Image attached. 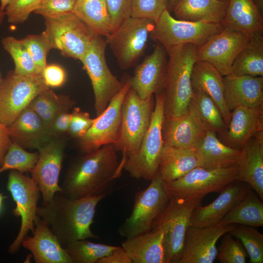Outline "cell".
Instances as JSON below:
<instances>
[{
  "label": "cell",
  "instance_id": "cell-1",
  "mask_svg": "<svg viewBox=\"0 0 263 263\" xmlns=\"http://www.w3.org/2000/svg\"><path fill=\"white\" fill-rule=\"evenodd\" d=\"M117 152L113 144H108L75 160L66 172L60 193L72 199L109 194L123 169Z\"/></svg>",
  "mask_w": 263,
  "mask_h": 263
},
{
  "label": "cell",
  "instance_id": "cell-2",
  "mask_svg": "<svg viewBox=\"0 0 263 263\" xmlns=\"http://www.w3.org/2000/svg\"><path fill=\"white\" fill-rule=\"evenodd\" d=\"M108 194L72 199L57 192L49 203L38 207L37 214L64 248L77 240L97 239L90 227L97 204Z\"/></svg>",
  "mask_w": 263,
  "mask_h": 263
},
{
  "label": "cell",
  "instance_id": "cell-3",
  "mask_svg": "<svg viewBox=\"0 0 263 263\" xmlns=\"http://www.w3.org/2000/svg\"><path fill=\"white\" fill-rule=\"evenodd\" d=\"M197 46L186 44L176 46L168 52L163 86L164 118H175L186 113L193 94L191 74L197 61Z\"/></svg>",
  "mask_w": 263,
  "mask_h": 263
},
{
  "label": "cell",
  "instance_id": "cell-4",
  "mask_svg": "<svg viewBox=\"0 0 263 263\" xmlns=\"http://www.w3.org/2000/svg\"><path fill=\"white\" fill-rule=\"evenodd\" d=\"M155 105L153 95L141 98L131 87L123 101L117 140L113 144L122 155L120 163L124 168L127 159L140 148L150 124Z\"/></svg>",
  "mask_w": 263,
  "mask_h": 263
},
{
  "label": "cell",
  "instance_id": "cell-5",
  "mask_svg": "<svg viewBox=\"0 0 263 263\" xmlns=\"http://www.w3.org/2000/svg\"><path fill=\"white\" fill-rule=\"evenodd\" d=\"M155 105L149 128L139 149L126 160L124 169L136 179L151 181L158 172L163 147L162 125L164 119L163 90L155 94Z\"/></svg>",
  "mask_w": 263,
  "mask_h": 263
},
{
  "label": "cell",
  "instance_id": "cell-6",
  "mask_svg": "<svg viewBox=\"0 0 263 263\" xmlns=\"http://www.w3.org/2000/svg\"><path fill=\"white\" fill-rule=\"evenodd\" d=\"M44 19V32L52 48L64 56L81 61L97 35L74 12Z\"/></svg>",
  "mask_w": 263,
  "mask_h": 263
},
{
  "label": "cell",
  "instance_id": "cell-7",
  "mask_svg": "<svg viewBox=\"0 0 263 263\" xmlns=\"http://www.w3.org/2000/svg\"><path fill=\"white\" fill-rule=\"evenodd\" d=\"M150 181L146 189L135 194L132 212L118 228L119 234L126 239L151 230L170 200L166 183L158 172Z\"/></svg>",
  "mask_w": 263,
  "mask_h": 263
},
{
  "label": "cell",
  "instance_id": "cell-8",
  "mask_svg": "<svg viewBox=\"0 0 263 263\" xmlns=\"http://www.w3.org/2000/svg\"><path fill=\"white\" fill-rule=\"evenodd\" d=\"M224 28L220 23L190 21L173 17L165 9L155 23L149 37L161 45L167 53L172 47L186 44L199 47Z\"/></svg>",
  "mask_w": 263,
  "mask_h": 263
},
{
  "label": "cell",
  "instance_id": "cell-9",
  "mask_svg": "<svg viewBox=\"0 0 263 263\" xmlns=\"http://www.w3.org/2000/svg\"><path fill=\"white\" fill-rule=\"evenodd\" d=\"M202 200L171 196L152 227L164 232L165 263H177L183 247L186 233L190 225L194 209Z\"/></svg>",
  "mask_w": 263,
  "mask_h": 263
},
{
  "label": "cell",
  "instance_id": "cell-10",
  "mask_svg": "<svg viewBox=\"0 0 263 263\" xmlns=\"http://www.w3.org/2000/svg\"><path fill=\"white\" fill-rule=\"evenodd\" d=\"M107 44V38L96 36L80 61L91 81L96 116L103 113L124 84V82L119 81L108 67L105 56Z\"/></svg>",
  "mask_w": 263,
  "mask_h": 263
},
{
  "label": "cell",
  "instance_id": "cell-11",
  "mask_svg": "<svg viewBox=\"0 0 263 263\" xmlns=\"http://www.w3.org/2000/svg\"><path fill=\"white\" fill-rule=\"evenodd\" d=\"M154 25L150 19L131 16L107 38L121 69L126 70L133 66L143 55Z\"/></svg>",
  "mask_w": 263,
  "mask_h": 263
},
{
  "label": "cell",
  "instance_id": "cell-12",
  "mask_svg": "<svg viewBox=\"0 0 263 263\" xmlns=\"http://www.w3.org/2000/svg\"><path fill=\"white\" fill-rule=\"evenodd\" d=\"M7 189L16 204L12 213L21 219L19 233L9 247V252L14 254L19 249L29 231L34 232L36 222L39 219L37 209L40 191L31 177L16 170H11L8 174Z\"/></svg>",
  "mask_w": 263,
  "mask_h": 263
},
{
  "label": "cell",
  "instance_id": "cell-13",
  "mask_svg": "<svg viewBox=\"0 0 263 263\" xmlns=\"http://www.w3.org/2000/svg\"><path fill=\"white\" fill-rule=\"evenodd\" d=\"M49 88L42 74L26 76L8 72L0 83V122L10 126L37 95Z\"/></svg>",
  "mask_w": 263,
  "mask_h": 263
},
{
  "label": "cell",
  "instance_id": "cell-14",
  "mask_svg": "<svg viewBox=\"0 0 263 263\" xmlns=\"http://www.w3.org/2000/svg\"><path fill=\"white\" fill-rule=\"evenodd\" d=\"M238 180L237 165L228 168L207 169L196 167L182 177L166 183L170 196L202 200L211 192H220Z\"/></svg>",
  "mask_w": 263,
  "mask_h": 263
},
{
  "label": "cell",
  "instance_id": "cell-15",
  "mask_svg": "<svg viewBox=\"0 0 263 263\" xmlns=\"http://www.w3.org/2000/svg\"><path fill=\"white\" fill-rule=\"evenodd\" d=\"M130 87V82L127 79L122 89L113 97L103 113L94 118L86 134L78 139V146L83 152L87 153L116 142L121 124L122 106Z\"/></svg>",
  "mask_w": 263,
  "mask_h": 263
},
{
  "label": "cell",
  "instance_id": "cell-16",
  "mask_svg": "<svg viewBox=\"0 0 263 263\" xmlns=\"http://www.w3.org/2000/svg\"><path fill=\"white\" fill-rule=\"evenodd\" d=\"M251 34L224 28L198 47L197 61H206L215 67L223 76L231 74L233 63L248 42Z\"/></svg>",
  "mask_w": 263,
  "mask_h": 263
},
{
  "label": "cell",
  "instance_id": "cell-17",
  "mask_svg": "<svg viewBox=\"0 0 263 263\" xmlns=\"http://www.w3.org/2000/svg\"><path fill=\"white\" fill-rule=\"evenodd\" d=\"M65 145L64 136L53 137L38 150L39 158L30 173L31 178L39 188L42 205L49 203L56 193L62 190L58 180Z\"/></svg>",
  "mask_w": 263,
  "mask_h": 263
},
{
  "label": "cell",
  "instance_id": "cell-18",
  "mask_svg": "<svg viewBox=\"0 0 263 263\" xmlns=\"http://www.w3.org/2000/svg\"><path fill=\"white\" fill-rule=\"evenodd\" d=\"M235 224L207 227L190 225L177 263H212L217 257L219 239L232 230Z\"/></svg>",
  "mask_w": 263,
  "mask_h": 263
},
{
  "label": "cell",
  "instance_id": "cell-19",
  "mask_svg": "<svg viewBox=\"0 0 263 263\" xmlns=\"http://www.w3.org/2000/svg\"><path fill=\"white\" fill-rule=\"evenodd\" d=\"M252 190L246 183L236 180L220 192L218 197L209 204L197 207L193 210L190 225L207 227L218 225Z\"/></svg>",
  "mask_w": 263,
  "mask_h": 263
},
{
  "label": "cell",
  "instance_id": "cell-20",
  "mask_svg": "<svg viewBox=\"0 0 263 263\" xmlns=\"http://www.w3.org/2000/svg\"><path fill=\"white\" fill-rule=\"evenodd\" d=\"M167 52L160 44L136 67L128 78L132 88L142 99H147L163 90L167 66Z\"/></svg>",
  "mask_w": 263,
  "mask_h": 263
},
{
  "label": "cell",
  "instance_id": "cell-21",
  "mask_svg": "<svg viewBox=\"0 0 263 263\" xmlns=\"http://www.w3.org/2000/svg\"><path fill=\"white\" fill-rule=\"evenodd\" d=\"M207 129L191 111L171 119L164 118L162 125L163 146L183 149L196 148Z\"/></svg>",
  "mask_w": 263,
  "mask_h": 263
},
{
  "label": "cell",
  "instance_id": "cell-22",
  "mask_svg": "<svg viewBox=\"0 0 263 263\" xmlns=\"http://www.w3.org/2000/svg\"><path fill=\"white\" fill-rule=\"evenodd\" d=\"M225 103L231 112L239 106L263 107V76H223Z\"/></svg>",
  "mask_w": 263,
  "mask_h": 263
},
{
  "label": "cell",
  "instance_id": "cell-23",
  "mask_svg": "<svg viewBox=\"0 0 263 263\" xmlns=\"http://www.w3.org/2000/svg\"><path fill=\"white\" fill-rule=\"evenodd\" d=\"M32 234L23 239L21 245L31 252L36 263H72L65 249L39 217Z\"/></svg>",
  "mask_w": 263,
  "mask_h": 263
},
{
  "label": "cell",
  "instance_id": "cell-24",
  "mask_svg": "<svg viewBox=\"0 0 263 263\" xmlns=\"http://www.w3.org/2000/svg\"><path fill=\"white\" fill-rule=\"evenodd\" d=\"M263 132V107L239 106L231 113L229 123L222 136L226 145L241 150L250 139Z\"/></svg>",
  "mask_w": 263,
  "mask_h": 263
},
{
  "label": "cell",
  "instance_id": "cell-25",
  "mask_svg": "<svg viewBox=\"0 0 263 263\" xmlns=\"http://www.w3.org/2000/svg\"><path fill=\"white\" fill-rule=\"evenodd\" d=\"M12 140L25 149H38L52 139L48 129L29 106L8 127Z\"/></svg>",
  "mask_w": 263,
  "mask_h": 263
},
{
  "label": "cell",
  "instance_id": "cell-26",
  "mask_svg": "<svg viewBox=\"0 0 263 263\" xmlns=\"http://www.w3.org/2000/svg\"><path fill=\"white\" fill-rule=\"evenodd\" d=\"M238 180L248 184L263 200V132L248 141L241 149L237 165Z\"/></svg>",
  "mask_w": 263,
  "mask_h": 263
},
{
  "label": "cell",
  "instance_id": "cell-27",
  "mask_svg": "<svg viewBox=\"0 0 263 263\" xmlns=\"http://www.w3.org/2000/svg\"><path fill=\"white\" fill-rule=\"evenodd\" d=\"M199 167L219 169L238 165L241 150L233 148L222 142L216 132L207 129L203 138L195 148Z\"/></svg>",
  "mask_w": 263,
  "mask_h": 263
},
{
  "label": "cell",
  "instance_id": "cell-28",
  "mask_svg": "<svg viewBox=\"0 0 263 263\" xmlns=\"http://www.w3.org/2000/svg\"><path fill=\"white\" fill-rule=\"evenodd\" d=\"M164 233L152 227L149 231L127 238L122 247L132 263H165Z\"/></svg>",
  "mask_w": 263,
  "mask_h": 263
},
{
  "label": "cell",
  "instance_id": "cell-29",
  "mask_svg": "<svg viewBox=\"0 0 263 263\" xmlns=\"http://www.w3.org/2000/svg\"><path fill=\"white\" fill-rule=\"evenodd\" d=\"M223 75L212 65L204 61H197L191 74L193 89L200 90L208 95L216 104L222 114L226 127L231 112L228 110L224 98Z\"/></svg>",
  "mask_w": 263,
  "mask_h": 263
},
{
  "label": "cell",
  "instance_id": "cell-30",
  "mask_svg": "<svg viewBox=\"0 0 263 263\" xmlns=\"http://www.w3.org/2000/svg\"><path fill=\"white\" fill-rule=\"evenodd\" d=\"M221 24L224 28L252 34L263 31V16L251 0H229Z\"/></svg>",
  "mask_w": 263,
  "mask_h": 263
},
{
  "label": "cell",
  "instance_id": "cell-31",
  "mask_svg": "<svg viewBox=\"0 0 263 263\" xmlns=\"http://www.w3.org/2000/svg\"><path fill=\"white\" fill-rule=\"evenodd\" d=\"M199 166L195 148L183 149L163 146L158 173L167 183L182 177Z\"/></svg>",
  "mask_w": 263,
  "mask_h": 263
},
{
  "label": "cell",
  "instance_id": "cell-32",
  "mask_svg": "<svg viewBox=\"0 0 263 263\" xmlns=\"http://www.w3.org/2000/svg\"><path fill=\"white\" fill-rule=\"evenodd\" d=\"M228 3L221 0H178L172 11L179 19L221 23Z\"/></svg>",
  "mask_w": 263,
  "mask_h": 263
},
{
  "label": "cell",
  "instance_id": "cell-33",
  "mask_svg": "<svg viewBox=\"0 0 263 263\" xmlns=\"http://www.w3.org/2000/svg\"><path fill=\"white\" fill-rule=\"evenodd\" d=\"M263 33L251 34L248 42L234 60L230 74L263 76Z\"/></svg>",
  "mask_w": 263,
  "mask_h": 263
},
{
  "label": "cell",
  "instance_id": "cell-34",
  "mask_svg": "<svg viewBox=\"0 0 263 263\" xmlns=\"http://www.w3.org/2000/svg\"><path fill=\"white\" fill-rule=\"evenodd\" d=\"M74 12L96 35L108 38L113 33L106 0H77Z\"/></svg>",
  "mask_w": 263,
  "mask_h": 263
},
{
  "label": "cell",
  "instance_id": "cell-35",
  "mask_svg": "<svg viewBox=\"0 0 263 263\" xmlns=\"http://www.w3.org/2000/svg\"><path fill=\"white\" fill-rule=\"evenodd\" d=\"M252 190L218 225L235 224L253 227L263 226V203Z\"/></svg>",
  "mask_w": 263,
  "mask_h": 263
},
{
  "label": "cell",
  "instance_id": "cell-36",
  "mask_svg": "<svg viewBox=\"0 0 263 263\" xmlns=\"http://www.w3.org/2000/svg\"><path fill=\"white\" fill-rule=\"evenodd\" d=\"M75 103L69 96L57 94L49 88L37 95L28 106L38 114L49 130L55 118L62 112L70 111Z\"/></svg>",
  "mask_w": 263,
  "mask_h": 263
},
{
  "label": "cell",
  "instance_id": "cell-37",
  "mask_svg": "<svg viewBox=\"0 0 263 263\" xmlns=\"http://www.w3.org/2000/svg\"><path fill=\"white\" fill-rule=\"evenodd\" d=\"M196 114L205 124L207 129L223 134L226 126L219 108L206 94L193 89L188 109Z\"/></svg>",
  "mask_w": 263,
  "mask_h": 263
},
{
  "label": "cell",
  "instance_id": "cell-38",
  "mask_svg": "<svg viewBox=\"0 0 263 263\" xmlns=\"http://www.w3.org/2000/svg\"><path fill=\"white\" fill-rule=\"evenodd\" d=\"M121 247L83 239L72 242L64 248L72 263H98L101 259Z\"/></svg>",
  "mask_w": 263,
  "mask_h": 263
},
{
  "label": "cell",
  "instance_id": "cell-39",
  "mask_svg": "<svg viewBox=\"0 0 263 263\" xmlns=\"http://www.w3.org/2000/svg\"><path fill=\"white\" fill-rule=\"evenodd\" d=\"M4 49L10 55L15 63L14 72L18 75L33 76L40 75L38 68L25 45L13 37L9 36L1 40Z\"/></svg>",
  "mask_w": 263,
  "mask_h": 263
},
{
  "label": "cell",
  "instance_id": "cell-40",
  "mask_svg": "<svg viewBox=\"0 0 263 263\" xmlns=\"http://www.w3.org/2000/svg\"><path fill=\"white\" fill-rule=\"evenodd\" d=\"M239 240L249 258L250 263H263V235L253 226L236 225L228 232Z\"/></svg>",
  "mask_w": 263,
  "mask_h": 263
},
{
  "label": "cell",
  "instance_id": "cell-41",
  "mask_svg": "<svg viewBox=\"0 0 263 263\" xmlns=\"http://www.w3.org/2000/svg\"><path fill=\"white\" fill-rule=\"evenodd\" d=\"M38 152H31L13 141L0 167V173L7 170L31 172L39 158Z\"/></svg>",
  "mask_w": 263,
  "mask_h": 263
},
{
  "label": "cell",
  "instance_id": "cell-42",
  "mask_svg": "<svg viewBox=\"0 0 263 263\" xmlns=\"http://www.w3.org/2000/svg\"><path fill=\"white\" fill-rule=\"evenodd\" d=\"M217 257L221 263H245L248 254L241 242L229 233L223 235Z\"/></svg>",
  "mask_w": 263,
  "mask_h": 263
},
{
  "label": "cell",
  "instance_id": "cell-43",
  "mask_svg": "<svg viewBox=\"0 0 263 263\" xmlns=\"http://www.w3.org/2000/svg\"><path fill=\"white\" fill-rule=\"evenodd\" d=\"M26 47L38 68L42 72L47 65L46 56L52 47L44 31L39 35H29L20 40Z\"/></svg>",
  "mask_w": 263,
  "mask_h": 263
},
{
  "label": "cell",
  "instance_id": "cell-44",
  "mask_svg": "<svg viewBox=\"0 0 263 263\" xmlns=\"http://www.w3.org/2000/svg\"><path fill=\"white\" fill-rule=\"evenodd\" d=\"M168 4V0H132L131 16L148 19L155 23Z\"/></svg>",
  "mask_w": 263,
  "mask_h": 263
},
{
  "label": "cell",
  "instance_id": "cell-45",
  "mask_svg": "<svg viewBox=\"0 0 263 263\" xmlns=\"http://www.w3.org/2000/svg\"><path fill=\"white\" fill-rule=\"evenodd\" d=\"M43 0H14L4 10L8 21L12 24L25 22L31 13L35 12Z\"/></svg>",
  "mask_w": 263,
  "mask_h": 263
},
{
  "label": "cell",
  "instance_id": "cell-46",
  "mask_svg": "<svg viewBox=\"0 0 263 263\" xmlns=\"http://www.w3.org/2000/svg\"><path fill=\"white\" fill-rule=\"evenodd\" d=\"M77 0H43L35 13L44 17L74 12Z\"/></svg>",
  "mask_w": 263,
  "mask_h": 263
},
{
  "label": "cell",
  "instance_id": "cell-47",
  "mask_svg": "<svg viewBox=\"0 0 263 263\" xmlns=\"http://www.w3.org/2000/svg\"><path fill=\"white\" fill-rule=\"evenodd\" d=\"M71 120L68 134L78 139L82 137L93 124L94 118H91L88 113L79 107H74L71 112Z\"/></svg>",
  "mask_w": 263,
  "mask_h": 263
},
{
  "label": "cell",
  "instance_id": "cell-48",
  "mask_svg": "<svg viewBox=\"0 0 263 263\" xmlns=\"http://www.w3.org/2000/svg\"><path fill=\"white\" fill-rule=\"evenodd\" d=\"M132 1V0H106L111 17L113 32L122 22L131 17Z\"/></svg>",
  "mask_w": 263,
  "mask_h": 263
},
{
  "label": "cell",
  "instance_id": "cell-49",
  "mask_svg": "<svg viewBox=\"0 0 263 263\" xmlns=\"http://www.w3.org/2000/svg\"><path fill=\"white\" fill-rule=\"evenodd\" d=\"M42 76L45 83L49 88L60 87L66 80L65 70L57 64L47 65L42 71Z\"/></svg>",
  "mask_w": 263,
  "mask_h": 263
},
{
  "label": "cell",
  "instance_id": "cell-50",
  "mask_svg": "<svg viewBox=\"0 0 263 263\" xmlns=\"http://www.w3.org/2000/svg\"><path fill=\"white\" fill-rule=\"evenodd\" d=\"M71 113L65 111L58 114L53 120L49 128L51 138L64 136L68 134L71 120Z\"/></svg>",
  "mask_w": 263,
  "mask_h": 263
},
{
  "label": "cell",
  "instance_id": "cell-51",
  "mask_svg": "<svg viewBox=\"0 0 263 263\" xmlns=\"http://www.w3.org/2000/svg\"><path fill=\"white\" fill-rule=\"evenodd\" d=\"M12 142L8 127L0 122V167Z\"/></svg>",
  "mask_w": 263,
  "mask_h": 263
},
{
  "label": "cell",
  "instance_id": "cell-52",
  "mask_svg": "<svg viewBox=\"0 0 263 263\" xmlns=\"http://www.w3.org/2000/svg\"><path fill=\"white\" fill-rule=\"evenodd\" d=\"M98 263H132L122 247L101 259Z\"/></svg>",
  "mask_w": 263,
  "mask_h": 263
},
{
  "label": "cell",
  "instance_id": "cell-53",
  "mask_svg": "<svg viewBox=\"0 0 263 263\" xmlns=\"http://www.w3.org/2000/svg\"><path fill=\"white\" fill-rule=\"evenodd\" d=\"M260 14L263 16V0H251Z\"/></svg>",
  "mask_w": 263,
  "mask_h": 263
},
{
  "label": "cell",
  "instance_id": "cell-54",
  "mask_svg": "<svg viewBox=\"0 0 263 263\" xmlns=\"http://www.w3.org/2000/svg\"><path fill=\"white\" fill-rule=\"evenodd\" d=\"M14 0H0V5L2 10L4 11L6 7Z\"/></svg>",
  "mask_w": 263,
  "mask_h": 263
},
{
  "label": "cell",
  "instance_id": "cell-55",
  "mask_svg": "<svg viewBox=\"0 0 263 263\" xmlns=\"http://www.w3.org/2000/svg\"><path fill=\"white\" fill-rule=\"evenodd\" d=\"M178 0H168L167 9L169 11H172V9L176 4Z\"/></svg>",
  "mask_w": 263,
  "mask_h": 263
},
{
  "label": "cell",
  "instance_id": "cell-56",
  "mask_svg": "<svg viewBox=\"0 0 263 263\" xmlns=\"http://www.w3.org/2000/svg\"><path fill=\"white\" fill-rule=\"evenodd\" d=\"M7 198V196L4 195L2 193L0 192V214L2 211L4 201Z\"/></svg>",
  "mask_w": 263,
  "mask_h": 263
},
{
  "label": "cell",
  "instance_id": "cell-57",
  "mask_svg": "<svg viewBox=\"0 0 263 263\" xmlns=\"http://www.w3.org/2000/svg\"><path fill=\"white\" fill-rule=\"evenodd\" d=\"M2 78H3L2 77V76H1V73H0V83L1 82Z\"/></svg>",
  "mask_w": 263,
  "mask_h": 263
},
{
  "label": "cell",
  "instance_id": "cell-58",
  "mask_svg": "<svg viewBox=\"0 0 263 263\" xmlns=\"http://www.w3.org/2000/svg\"><path fill=\"white\" fill-rule=\"evenodd\" d=\"M221 0L225 1H229V0Z\"/></svg>",
  "mask_w": 263,
  "mask_h": 263
},
{
  "label": "cell",
  "instance_id": "cell-59",
  "mask_svg": "<svg viewBox=\"0 0 263 263\" xmlns=\"http://www.w3.org/2000/svg\"></svg>",
  "mask_w": 263,
  "mask_h": 263
}]
</instances>
